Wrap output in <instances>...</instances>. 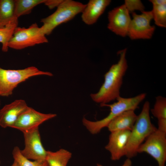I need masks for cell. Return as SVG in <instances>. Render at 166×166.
Returning <instances> with one entry per match:
<instances>
[{
    "mask_svg": "<svg viewBox=\"0 0 166 166\" xmlns=\"http://www.w3.org/2000/svg\"><path fill=\"white\" fill-rule=\"evenodd\" d=\"M124 5L129 13H132L136 10L141 12L144 10L145 7L140 0H125Z\"/></svg>",
    "mask_w": 166,
    "mask_h": 166,
    "instance_id": "cell-23",
    "label": "cell"
},
{
    "mask_svg": "<svg viewBox=\"0 0 166 166\" xmlns=\"http://www.w3.org/2000/svg\"><path fill=\"white\" fill-rule=\"evenodd\" d=\"M152 9L151 10L153 19L155 24L161 27H166V1L165 0H150Z\"/></svg>",
    "mask_w": 166,
    "mask_h": 166,
    "instance_id": "cell-16",
    "label": "cell"
},
{
    "mask_svg": "<svg viewBox=\"0 0 166 166\" xmlns=\"http://www.w3.org/2000/svg\"><path fill=\"white\" fill-rule=\"evenodd\" d=\"M85 5L73 0H62L54 13L41 20L43 23L41 27L43 32L46 35H49L57 26L81 13Z\"/></svg>",
    "mask_w": 166,
    "mask_h": 166,
    "instance_id": "cell-4",
    "label": "cell"
},
{
    "mask_svg": "<svg viewBox=\"0 0 166 166\" xmlns=\"http://www.w3.org/2000/svg\"><path fill=\"white\" fill-rule=\"evenodd\" d=\"M134 111H125L114 118L107 126L110 132L124 130L131 131L137 116Z\"/></svg>",
    "mask_w": 166,
    "mask_h": 166,
    "instance_id": "cell-15",
    "label": "cell"
},
{
    "mask_svg": "<svg viewBox=\"0 0 166 166\" xmlns=\"http://www.w3.org/2000/svg\"><path fill=\"white\" fill-rule=\"evenodd\" d=\"M62 0H45L44 4L50 9L57 7Z\"/></svg>",
    "mask_w": 166,
    "mask_h": 166,
    "instance_id": "cell-24",
    "label": "cell"
},
{
    "mask_svg": "<svg viewBox=\"0 0 166 166\" xmlns=\"http://www.w3.org/2000/svg\"><path fill=\"white\" fill-rule=\"evenodd\" d=\"M12 154L14 160H16L20 166H49L46 161H32L23 156L21 154L20 149L17 146L14 147Z\"/></svg>",
    "mask_w": 166,
    "mask_h": 166,
    "instance_id": "cell-21",
    "label": "cell"
},
{
    "mask_svg": "<svg viewBox=\"0 0 166 166\" xmlns=\"http://www.w3.org/2000/svg\"><path fill=\"white\" fill-rule=\"evenodd\" d=\"M108 16V28L118 35L122 37L127 36L131 19L124 4L110 11Z\"/></svg>",
    "mask_w": 166,
    "mask_h": 166,
    "instance_id": "cell-11",
    "label": "cell"
},
{
    "mask_svg": "<svg viewBox=\"0 0 166 166\" xmlns=\"http://www.w3.org/2000/svg\"><path fill=\"white\" fill-rule=\"evenodd\" d=\"M137 153H146L154 158L158 166H165L166 161V132L157 129L140 146Z\"/></svg>",
    "mask_w": 166,
    "mask_h": 166,
    "instance_id": "cell-7",
    "label": "cell"
},
{
    "mask_svg": "<svg viewBox=\"0 0 166 166\" xmlns=\"http://www.w3.org/2000/svg\"><path fill=\"white\" fill-rule=\"evenodd\" d=\"M56 116V114L42 113L28 107L19 116L11 128L24 133L38 128L44 122Z\"/></svg>",
    "mask_w": 166,
    "mask_h": 166,
    "instance_id": "cell-10",
    "label": "cell"
},
{
    "mask_svg": "<svg viewBox=\"0 0 166 166\" xmlns=\"http://www.w3.org/2000/svg\"><path fill=\"white\" fill-rule=\"evenodd\" d=\"M23 133L25 147L20 150L22 155L30 160L45 161L47 151L42 144L38 128Z\"/></svg>",
    "mask_w": 166,
    "mask_h": 166,
    "instance_id": "cell-9",
    "label": "cell"
},
{
    "mask_svg": "<svg viewBox=\"0 0 166 166\" xmlns=\"http://www.w3.org/2000/svg\"><path fill=\"white\" fill-rule=\"evenodd\" d=\"M0 104H1V103H0Z\"/></svg>",
    "mask_w": 166,
    "mask_h": 166,
    "instance_id": "cell-28",
    "label": "cell"
},
{
    "mask_svg": "<svg viewBox=\"0 0 166 166\" xmlns=\"http://www.w3.org/2000/svg\"><path fill=\"white\" fill-rule=\"evenodd\" d=\"M53 76L50 72L43 71L31 66L20 69H6L0 67V96L8 97L20 83L33 76Z\"/></svg>",
    "mask_w": 166,
    "mask_h": 166,
    "instance_id": "cell-5",
    "label": "cell"
},
{
    "mask_svg": "<svg viewBox=\"0 0 166 166\" xmlns=\"http://www.w3.org/2000/svg\"><path fill=\"white\" fill-rule=\"evenodd\" d=\"M45 0H14V15L16 17L30 13L37 6L44 3Z\"/></svg>",
    "mask_w": 166,
    "mask_h": 166,
    "instance_id": "cell-19",
    "label": "cell"
},
{
    "mask_svg": "<svg viewBox=\"0 0 166 166\" xmlns=\"http://www.w3.org/2000/svg\"><path fill=\"white\" fill-rule=\"evenodd\" d=\"M158 130L166 132V119L158 120Z\"/></svg>",
    "mask_w": 166,
    "mask_h": 166,
    "instance_id": "cell-25",
    "label": "cell"
},
{
    "mask_svg": "<svg viewBox=\"0 0 166 166\" xmlns=\"http://www.w3.org/2000/svg\"><path fill=\"white\" fill-rule=\"evenodd\" d=\"M97 166H104L101 164H97ZM121 166H132V162L130 159L127 158Z\"/></svg>",
    "mask_w": 166,
    "mask_h": 166,
    "instance_id": "cell-26",
    "label": "cell"
},
{
    "mask_svg": "<svg viewBox=\"0 0 166 166\" xmlns=\"http://www.w3.org/2000/svg\"><path fill=\"white\" fill-rule=\"evenodd\" d=\"M28 107L22 100H15L0 110V126L4 128L12 126L19 116Z\"/></svg>",
    "mask_w": 166,
    "mask_h": 166,
    "instance_id": "cell-13",
    "label": "cell"
},
{
    "mask_svg": "<svg viewBox=\"0 0 166 166\" xmlns=\"http://www.w3.org/2000/svg\"><path fill=\"white\" fill-rule=\"evenodd\" d=\"M71 156V152L63 149L55 152L47 151L45 160L49 166H67Z\"/></svg>",
    "mask_w": 166,
    "mask_h": 166,
    "instance_id": "cell-17",
    "label": "cell"
},
{
    "mask_svg": "<svg viewBox=\"0 0 166 166\" xmlns=\"http://www.w3.org/2000/svg\"><path fill=\"white\" fill-rule=\"evenodd\" d=\"M10 166H20L18 163L15 160H14L13 163Z\"/></svg>",
    "mask_w": 166,
    "mask_h": 166,
    "instance_id": "cell-27",
    "label": "cell"
},
{
    "mask_svg": "<svg viewBox=\"0 0 166 166\" xmlns=\"http://www.w3.org/2000/svg\"></svg>",
    "mask_w": 166,
    "mask_h": 166,
    "instance_id": "cell-30",
    "label": "cell"
},
{
    "mask_svg": "<svg viewBox=\"0 0 166 166\" xmlns=\"http://www.w3.org/2000/svg\"></svg>",
    "mask_w": 166,
    "mask_h": 166,
    "instance_id": "cell-29",
    "label": "cell"
},
{
    "mask_svg": "<svg viewBox=\"0 0 166 166\" xmlns=\"http://www.w3.org/2000/svg\"><path fill=\"white\" fill-rule=\"evenodd\" d=\"M16 18L5 26L0 28V42L2 44V50L6 52L8 49V43L18 26V20Z\"/></svg>",
    "mask_w": 166,
    "mask_h": 166,
    "instance_id": "cell-20",
    "label": "cell"
},
{
    "mask_svg": "<svg viewBox=\"0 0 166 166\" xmlns=\"http://www.w3.org/2000/svg\"><path fill=\"white\" fill-rule=\"evenodd\" d=\"M150 110V103L146 101L131 131L125 150V156L127 158L131 159L135 156L140 146L157 129L151 121Z\"/></svg>",
    "mask_w": 166,
    "mask_h": 166,
    "instance_id": "cell-2",
    "label": "cell"
},
{
    "mask_svg": "<svg viewBox=\"0 0 166 166\" xmlns=\"http://www.w3.org/2000/svg\"><path fill=\"white\" fill-rule=\"evenodd\" d=\"M130 132V130H124L111 132L109 142L105 148L110 153L112 160H118L125 156Z\"/></svg>",
    "mask_w": 166,
    "mask_h": 166,
    "instance_id": "cell-12",
    "label": "cell"
},
{
    "mask_svg": "<svg viewBox=\"0 0 166 166\" xmlns=\"http://www.w3.org/2000/svg\"><path fill=\"white\" fill-rule=\"evenodd\" d=\"M16 18H17L14 15V0H0V28Z\"/></svg>",
    "mask_w": 166,
    "mask_h": 166,
    "instance_id": "cell-18",
    "label": "cell"
},
{
    "mask_svg": "<svg viewBox=\"0 0 166 166\" xmlns=\"http://www.w3.org/2000/svg\"><path fill=\"white\" fill-rule=\"evenodd\" d=\"M156 99L154 107L151 110L152 114L158 120L166 119V98L159 96Z\"/></svg>",
    "mask_w": 166,
    "mask_h": 166,
    "instance_id": "cell-22",
    "label": "cell"
},
{
    "mask_svg": "<svg viewBox=\"0 0 166 166\" xmlns=\"http://www.w3.org/2000/svg\"><path fill=\"white\" fill-rule=\"evenodd\" d=\"M132 16L127 36L133 40L151 38L155 30V26L151 25L153 19L151 11L144 10L140 14L134 12Z\"/></svg>",
    "mask_w": 166,
    "mask_h": 166,
    "instance_id": "cell-8",
    "label": "cell"
},
{
    "mask_svg": "<svg viewBox=\"0 0 166 166\" xmlns=\"http://www.w3.org/2000/svg\"><path fill=\"white\" fill-rule=\"evenodd\" d=\"M146 96V93H144L132 97L124 98L120 96L116 99V102L111 104H106L101 105V106L110 108V113L107 117L94 121H90L84 117L82 120L83 124L91 133L97 134L103 128L107 127L113 119L122 113L130 110H135L137 109Z\"/></svg>",
    "mask_w": 166,
    "mask_h": 166,
    "instance_id": "cell-3",
    "label": "cell"
},
{
    "mask_svg": "<svg viewBox=\"0 0 166 166\" xmlns=\"http://www.w3.org/2000/svg\"><path fill=\"white\" fill-rule=\"evenodd\" d=\"M48 42L41 27L34 23L28 28L17 26L8 43V47L14 49L20 50Z\"/></svg>",
    "mask_w": 166,
    "mask_h": 166,
    "instance_id": "cell-6",
    "label": "cell"
},
{
    "mask_svg": "<svg viewBox=\"0 0 166 166\" xmlns=\"http://www.w3.org/2000/svg\"><path fill=\"white\" fill-rule=\"evenodd\" d=\"M127 49L118 52L119 59L117 62L112 65L104 75V81L99 91L91 94L92 99L101 105L117 99L120 97V89L123 77L128 68L126 59Z\"/></svg>",
    "mask_w": 166,
    "mask_h": 166,
    "instance_id": "cell-1",
    "label": "cell"
},
{
    "mask_svg": "<svg viewBox=\"0 0 166 166\" xmlns=\"http://www.w3.org/2000/svg\"><path fill=\"white\" fill-rule=\"evenodd\" d=\"M110 0H90L81 12V18L85 24L95 23L110 4Z\"/></svg>",
    "mask_w": 166,
    "mask_h": 166,
    "instance_id": "cell-14",
    "label": "cell"
}]
</instances>
